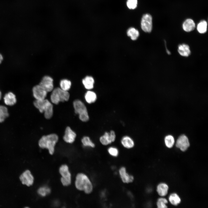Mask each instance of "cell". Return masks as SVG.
Returning <instances> with one entry per match:
<instances>
[{"label":"cell","mask_w":208,"mask_h":208,"mask_svg":"<svg viewBox=\"0 0 208 208\" xmlns=\"http://www.w3.org/2000/svg\"><path fill=\"white\" fill-rule=\"evenodd\" d=\"M116 135L115 132L113 130L109 132H106L101 136L99 139L101 143L103 145L106 146L114 142L115 140Z\"/></svg>","instance_id":"ba28073f"},{"label":"cell","mask_w":208,"mask_h":208,"mask_svg":"<svg viewBox=\"0 0 208 208\" xmlns=\"http://www.w3.org/2000/svg\"><path fill=\"white\" fill-rule=\"evenodd\" d=\"M141 27L142 30L146 32H150L152 29V18L148 14H144L142 18Z\"/></svg>","instance_id":"52a82bcc"},{"label":"cell","mask_w":208,"mask_h":208,"mask_svg":"<svg viewBox=\"0 0 208 208\" xmlns=\"http://www.w3.org/2000/svg\"><path fill=\"white\" fill-rule=\"evenodd\" d=\"M169 200L170 203L174 205H177L180 203L181 200L179 196L176 193H173L170 196Z\"/></svg>","instance_id":"d4e9b609"},{"label":"cell","mask_w":208,"mask_h":208,"mask_svg":"<svg viewBox=\"0 0 208 208\" xmlns=\"http://www.w3.org/2000/svg\"><path fill=\"white\" fill-rule=\"evenodd\" d=\"M82 82L86 89L90 90L93 88L94 80L92 77L89 76H86L83 79Z\"/></svg>","instance_id":"ffe728a7"},{"label":"cell","mask_w":208,"mask_h":208,"mask_svg":"<svg viewBox=\"0 0 208 208\" xmlns=\"http://www.w3.org/2000/svg\"><path fill=\"white\" fill-rule=\"evenodd\" d=\"M34 105L40 113H44L45 118L49 119L51 118L53 113V106L48 100H36L34 102Z\"/></svg>","instance_id":"3957f363"},{"label":"cell","mask_w":208,"mask_h":208,"mask_svg":"<svg viewBox=\"0 0 208 208\" xmlns=\"http://www.w3.org/2000/svg\"><path fill=\"white\" fill-rule=\"evenodd\" d=\"M60 88L62 90L68 91L70 88L71 83L70 81L66 79L62 80L60 82Z\"/></svg>","instance_id":"4316f807"},{"label":"cell","mask_w":208,"mask_h":208,"mask_svg":"<svg viewBox=\"0 0 208 208\" xmlns=\"http://www.w3.org/2000/svg\"><path fill=\"white\" fill-rule=\"evenodd\" d=\"M81 141L84 146L91 148H94L95 147V144L88 136L84 137L81 139Z\"/></svg>","instance_id":"f1b7e54d"},{"label":"cell","mask_w":208,"mask_h":208,"mask_svg":"<svg viewBox=\"0 0 208 208\" xmlns=\"http://www.w3.org/2000/svg\"><path fill=\"white\" fill-rule=\"evenodd\" d=\"M58 139V136L55 134L44 135L39 140L38 145L42 148H46L51 155L54 152L55 146Z\"/></svg>","instance_id":"7a4b0ae2"},{"label":"cell","mask_w":208,"mask_h":208,"mask_svg":"<svg viewBox=\"0 0 208 208\" xmlns=\"http://www.w3.org/2000/svg\"><path fill=\"white\" fill-rule=\"evenodd\" d=\"M8 116L7 108L4 106L0 105V123L3 122Z\"/></svg>","instance_id":"603a6c76"},{"label":"cell","mask_w":208,"mask_h":208,"mask_svg":"<svg viewBox=\"0 0 208 208\" xmlns=\"http://www.w3.org/2000/svg\"><path fill=\"white\" fill-rule=\"evenodd\" d=\"M85 98L87 103L91 104L94 102L96 101L97 96L96 93L94 92L88 91L85 94Z\"/></svg>","instance_id":"44dd1931"},{"label":"cell","mask_w":208,"mask_h":208,"mask_svg":"<svg viewBox=\"0 0 208 208\" xmlns=\"http://www.w3.org/2000/svg\"><path fill=\"white\" fill-rule=\"evenodd\" d=\"M107 151L111 156L114 157H117L119 154V151L116 148L111 146L109 147L107 149Z\"/></svg>","instance_id":"4dcf8cb0"},{"label":"cell","mask_w":208,"mask_h":208,"mask_svg":"<svg viewBox=\"0 0 208 208\" xmlns=\"http://www.w3.org/2000/svg\"><path fill=\"white\" fill-rule=\"evenodd\" d=\"M168 203L167 200L164 198H160L157 200V204L158 208H165L167 207L166 204Z\"/></svg>","instance_id":"f546056e"},{"label":"cell","mask_w":208,"mask_h":208,"mask_svg":"<svg viewBox=\"0 0 208 208\" xmlns=\"http://www.w3.org/2000/svg\"><path fill=\"white\" fill-rule=\"evenodd\" d=\"M76 135L70 127H66L63 136L64 140L67 143H72L75 141Z\"/></svg>","instance_id":"5bb4252c"},{"label":"cell","mask_w":208,"mask_h":208,"mask_svg":"<svg viewBox=\"0 0 208 208\" xmlns=\"http://www.w3.org/2000/svg\"><path fill=\"white\" fill-rule=\"evenodd\" d=\"M51 191V189L47 185H44L38 189L37 192L40 196L44 197L49 194Z\"/></svg>","instance_id":"cb8c5ba5"},{"label":"cell","mask_w":208,"mask_h":208,"mask_svg":"<svg viewBox=\"0 0 208 208\" xmlns=\"http://www.w3.org/2000/svg\"><path fill=\"white\" fill-rule=\"evenodd\" d=\"M137 3V0H127V5L129 9H134L136 8Z\"/></svg>","instance_id":"1f68e13d"},{"label":"cell","mask_w":208,"mask_h":208,"mask_svg":"<svg viewBox=\"0 0 208 208\" xmlns=\"http://www.w3.org/2000/svg\"><path fill=\"white\" fill-rule=\"evenodd\" d=\"M195 28V24L192 19L189 18L185 20L183 24V29L185 31L189 32L193 30Z\"/></svg>","instance_id":"e0dca14e"},{"label":"cell","mask_w":208,"mask_h":208,"mask_svg":"<svg viewBox=\"0 0 208 208\" xmlns=\"http://www.w3.org/2000/svg\"><path fill=\"white\" fill-rule=\"evenodd\" d=\"M75 185L77 189L83 191L87 194L91 193L93 190L92 182L88 177L83 173H79L77 175Z\"/></svg>","instance_id":"6da1fadb"},{"label":"cell","mask_w":208,"mask_h":208,"mask_svg":"<svg viewBox=\"0 0 208 208\" xmlns=\"http://www.w3.org/2000/svg\"><path fill=\"white\" fill-rule=\"evenodd\" d=\"M75 113L78 114L80 119L83 122L89 120V116L86 107L81 101L76 100L73 102Z\"/></svg>","instance_id":"5b68a950"},{"label":"cell","mask_w":208,"mask_h":208,"mask_svg":"<svg viewBox=\"0 0 208 208\" xmlns=\"http://www.w3.org/2000/svg\"><path fill=\"white\" fill-rule=\"evenodd\" d=\"M127 35L130 37L133 40H135L138 38L139 35V32L138 30L134 27H130L127 31Z\"/></svg>","instance_id":"7402d4cb"},{"label":"cell","mask_w":208,"mask_h":208,"mask_svg":"<svg viewBox=\"0 0 208 208\" xmlns=\"http://www.w3.org/2000/svg\"><path fill=\"white\" fill-rule=\"evenodd\" d=\"M3 100L5 103L8 105H14L16 102L15 95L11 92L6 94L3 97Z\"/></svg>","instance_id":"9a60e30c"},{"label":"cell","mask_w":208,"mask_h":208,"mask_svg":"<svg viewBox=\"0 0 208 208\" xmlns=\"http://www.w3.org/2000/svg\"><path fill=\"white\" fill-rule=\"evenodd\" d=\"M207 23L205 20L201 21L197 25V30L200 34L205 33L207 31Z\"/></svg>","instance_id":"484cf974"},{"label":"cell","mask_w":208,"mask_h":208,"mask_svg":"<svg viewBox=\"0 0 208 208\" xmlns=\"http://www.w3.org/2000/svg\"><path fill=\"white\" fill-rule=\"evenodd\" d=\"M3 60V57L2 55L0 53V64L2 63Z\"/></svg>","instance_id":"d6a6232c"},{"label":"cell","mask_w":208,"mask_h":208,"mask_svg":"<svg viewBox=\"0 0 208 208\" xmlns=\"http://www.w3.org/2000/svg\"><path fill=\"white\" fill-rule=\"evenodd\" d=\"M190 145L188 139L184 135H182L178 138L176 144V147L179 148L182 151H186Z\"/></svg>","instance_id":"30bf717a"},{"label":"cell","mask_w":208,"mask_h":208,"mask_svg":"<svg viewBox=\"0 0 208 208\" xmlns=\"http://www.w3.org/2000/svg\"><path fill=\"white\" fill-rule=\"evenodd\" d=\"M50 99L51 102L55 104H58L60 102L68 101L70 94L68 91H66L60 88H57L52 91Z\"/></svg>","instance_id":"277c9868"},{"label":"cell","mask_w":208,"mask_h":208,"mask_svg":"<svg viewBox=\"0 0 208 208\" xmlns=\"http://www.w3.org/2000/svg\"><path fill=\"white\" fill-rule=\"evenodd\" d=\"M118 172L120 178L123 183H129L133 181V176L127 172L126 169L125 167H121L119 170Z\"/></svg>","instance_id":"4fadbf2b"},{"label":"cell","mask_w":208,"mask_h":208,"mask_svg":"<svg viewBox=\"0 0 208 208\" xmlns=\"http://www.w3.org/2000/svg\"><path fill=\"white\" fill-rule=\"evenodd\" d=\"M39 84L47 92L52 91L53 90V80L50 76L43 77Z\"/></svg>","instance_id":"9c48e42d"},{"label":"cell","mask_w":208,"mask_h":208,"mask_svg":"<svg viewBox=\"0 0 208 208\" xmlns=\"http://www.w3.org/2000/svg\"><path fill=\"white\" fill-rule=\"evenodd\" d=\"M20 179L23 184L29 186L34 183V177L29 170L25 171L20 176Z\"/></svg>","instance_id":"7c38bea8"},{"label":"cell","mask_w":208,"mask_h":208,"mask_svg":"<svg viewBox=\"0 0 208 208\" xmlns=\"http://www.w3.org/2000/svg\"><path fill=\"white\" fill-rule=\"evenodd\" d=\"M168 190V186L165 183H161L157 186V191L159 195L164 196L167 194Z\"/></svg>","instance_id":"d6986e66"},{"label":"cell","mask_w":208,"mask_h":208,"mask_svg":"<svg viewBox=\"0 0 208 208\" xmlns=\"http://www.w3.org/2000/svg\"><path fill=\"white\" fill-rule=\"evenodd\" d=\"M178 52L181 55L184 57H188L191 53L189 46L184 44H180L179 46Z\"/></svg>","instance_id":"ac0fdd59"},{"label":"cell","mask_w":208,"mask_h":208,"mask_svg":"<svg viewBox=\"0 0 208 208\" xmlns=\"http://www.w3.org/2000/svg\"><path fill=\"white\" fill-rule=\"evenodd\" d=\"M60 173L61 176V181L64 186H68L71 183V175L68 166L66 164L62 165L59 169Z\"/></svg>","instance_id":"8992f818"},{"label":"cell","mask_w":208,"mask_h":208,"mask_svg":"<svg viewBox=\"0 0 208 208\" xmlns=\"http://www.w3.org/2000/svg\"><path fill=\"white\" fill-rule=\"evenodd\" d=\"M32 92L34 97L36 100H38L45 99L47 93L39 84L36 85L33 87Z\"/></svg>","instance_id":"8fae6325"},{"label":"cell","mask_w":208,"mask_h":208,"mask_svg":"<svg viewBox=\"0 0 208 208\" xmlns=\"http://www.w3.org/2000/svg\"><path fill=\"white\" fill-rule=\"evenodd\" d=\"M165 144L168 148H171L174 143V140L173 136L171 135L166 136L164 139Z\"/></svg>","instance_id":"83f0119b"},{"label":"cell","mask_w":208,"mask_h":208,"mask_svg":"<svg viewBox=\"0 0 208 208\" xmlns=\"http://www.w3.org/2000/svg\"><path fill=\"white\" fill-rule=\"evenodd\" d=\"M121 143L124 147L127 149L133 148L135 144L133 140L128 136L123 137L121 140Z\"/></svg>","instance_id":"2e32d148"},{"label":"cell","mask_w":208,"mask_h":208,"mask_svg":"<svg viewBox=\"0 0 208 208\" xmlns=\"http://www.w3.org/2000/svg\"><path fill=\"white\" fill-rule=\"evenodd\" d=\"M1 94H1V91H0V99H1Z\"/></svg>","instance_id":"836d02e7"}]
</instances>
